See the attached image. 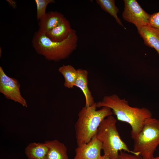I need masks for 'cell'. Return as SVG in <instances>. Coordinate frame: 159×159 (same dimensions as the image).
Segmentation results:
<instances>
[{"mask_svg":"<svg viewBox=\"0 0 159 159\" xmlns=\"http://www.w3.org/2000/svg\"><path fill=\"white\" fill-rule=\"evenodd\" d=\"M96 105L97 108H110L117 120L129 124L131 127V136L133 140L142 130L145 120L152 117V113L148 108L131 107L125 98L121 99L115 94L104 96Z\"/></svg>","mask_w":159,"mask_h":159,"instance_id":"1","label":"cell"},{"mask_svg":"<svg viewBox=\"0 0 159 159\" xmlns=\"http://www.w3.org/2000/svg\"><path fill=\"white\" fill-rule=\"evenodd\" d=\"M78 38L76 31H73L68 37L60 42H54L44 33L37 31L32 40L36 52L47 60L55 62L67 58L76 49Z\"/></svg>","mask_w":159,"mask_h":159,"instance_id":"2","label":"cell"},{"mask_svg":"<svg viewBox=\"0 0 159 159\" xmlns=\"http://www.w3.org/2000/svg\"><path fill=\"white\" fill-rule=\"evenodd\" d=\"M96 104L95 102L92 106H84L78 113L74 127L77 146L90 142L96 135L102 120L113 114L108 107H104L97 110Z\"/></svg>","mask_w":159,"mask_h":159,"instance_id":"3","label":"cell"},{"mask_svg":"<svg viewBox=\"0 0 159 159\" xmlns=\"http://www.w3.org/2000/svg\"><path fill=\"white\" fill-rule=\"evenodd\" d=\"M117 120L112 115L104 119L100 124L96 136L102 144L104 155L110 159H118L119 152L137 155L139 153L129 149L122 140L116 127Z\"/></svg>","mask_w":159,"mask_h":159,"instance_id":"4","label":"cell"},{"mask_svg":"<svg viewBox=\"0 0 159 159\" xmlns=\"http://www.w3.org/2000/svg\"><path fill=\"white\" fill-rule=\"evenodd\" d=\"M134 140L133 151L143 159H152L159 145V120L152 117L147 119Z\"/></svg>","mask_w":159,"mask_h":159,"instance_id":"5","label":"cell"},{"mask_svg":"<svg viewBox=\"0 0 159 159\" xmlns=\"http://www.w3.org/2000/svg\"><path fill=\"white\" fill-rule=\"evenodd\" d=\"M123 19L135 25L137 29L149 24L150 15L146 12L135 0H124Z\"/></svg>","mask_w":159,"mask_h":159,"instance_id":"6","label":"cell"},{"mask_svg":"<svg viewBox=\"0 0 159 159\" xmlns=\"http://www.w3.org/2000/svg\"><path fill=\"white\" fill-rule=\"evenodd\" d=\"M20 87L18 80L8 76L0 67V92L7 99L27 107L26 100L21 95Z\"/></svg>","mask_w":159,"mask_h":159,"instance_id":"7","label":"cell"},{"mask_svg":"<svg viewBox=\"0 0 159 159\" xmlns=\"http://www.w3.org/2000/svg\"><path fill=\"white\" fill-rule=\"evenodd\" d=\"M102 150V143L95 135L89 143L77 146L72 159H101Z\"/></svg>","mask_w":159,"mask_h":159,"instance_id":"8","label":"cell"},{"mask_svg":"<svg viewBox=\"0 0 159 159\" xmlns=\"http://www.w3.org/2000/svg\"><path fill=\"white\" fill-rule=\"evenodd\" d=\"M65 18L62 14L56 11L46 13L39 21L38 31L45 34L60 24Z\"/></svg>","mask_w":159,"mask_h":159,"instance_id":"9","label":"cell"},{"mask_svg":"<svg viewBox=\"0 0 159 159\" xmlns=\"http://www.w3.org/2000/svg\"><path fill=\"white\" fill-rule=\"evenodd\" d=\"M138 32L143 39L144 44L154 49L159 54V32L149 24L138 29Z\"/></svg>","mask_w":159,"mask_h":159,"instance_id":"10","label":"cell"},{"mask_svg":"<svg viewBox=\"0 0 159 159\" xmlns=\"http://www.w3.org/2000/svg\"><path fill=\"white\" fill-rule=\"evenodd\" d=\"M74 86L79 88L82 92L85 98L86 107L92 106L95 102L88 86V72L86 70L79 69Z\"/></svg>","mask_w":159,"mask_h":159,"instance_id":"11","label":"cell"},{"mask_svg":"<svg viewBox=\"0 0 159 159\" xmlns=\"http://www.w3.org/2000/svg\"><path fill=\"white\" fill-rule=\"evenodd\" d=\"M73 30L69 21L65 18L58 25L45 34L52 41L60 42L67 39Z\"/></svg>","mask_w":159,"mask_h":159,"instance_id":"12","label":"cell"},{"mask_svg":"<svg viewBox=\"0 0 159 159\" xmlns=\"http://www.w3.org/2000/svg\"><path fill=\"white\" fill-rule=\"evenodd\" d=\"M45 142L49 147L46 159H69L67 148L63 143L57 140Z\"/></svg>","mask_w":159,"mask_h":159,"instance_id":"13","label":"cell"},{"mask_svg":"<svg viewBox=\"0 0 159 159\" xmlns=\"http://www.w3.org/2000/svg\"><path fill=\"white\" fill-rule=\"evenodd\" d=\"M49 150L47 143H32L26 148L25 153L28 159H46Z\"/></svg>","mask_w":159,"mask_h":159,"instance_id":"14","label":"cell"},{"mask_svg":"<svg viewBox=\"0 0 159 159\" xmlns=\"http://www.w3.org/2000/svg\"><path fill=\"white\" fill-rule=\"evenodd\" d=\"M58 71L64 77V86L68 89L73 88L77 78V70L70 65H63L59 67Z\"/></svg>","mask_w":159,"mask_h":159,"instance_id":"15","label":"cell"},{"mask_svg":"<svg viewBox=\"0 0 159 159\" xmlns=\"http://www.w3.org/2000/svg\"><path fill=\"white\" fill-rule=\"evenodd\" d=\"M96 2L102 10L112 16L119 24L123 26L120 19L117 16L119 10L115 5V0H96Z\"/></svg>","mask_w":159,"mask_h":159,"instance_id":"16","label":"cell"},{"mask_svg":"<svg viewBox=\"0 0 159 159\" xmlns=\"http://www.w3.org/2000/svg\"><path fill=\"white\" fill-rule=\"evenodd\" d=\"M37 7V18L39 21L46 14L47 6L49 4L55 3L54 0H35Z\"/></svg>","mask_w":159,"mask_h":159,"instance_id":"17","label":"cell"},{"mask_svg":"<svg viewBox=\"0 0 159 159\" xmlns=\"http://www.w3.org/2000/svg\"><path fill=\"white\" fill-rule=\"evenodd\" d=\"M149 24L159 32V11L150 15Z\"/></svg>","mask_w":159,"mask_h":159,"instance_id":"18","label":"cell"},{"mask_svg":"<svg viewBox=\"0 0 159 159\" xmlns=\"http://www.w3.org/2000/svg\"><path fill=\"white\" fill-rule=\"evenodd\" d=\"M118 159H143L140 155L130 154L125 152L120 151Z\"/></svg>","mask_w":159,"mask_h":159,"instance_id":"19","label":"cell"},{"mask_svg":"<svg viewBox=\"0 0 159 159\" xmlns=\"http://www.w3.org/2000/svg\"><path fill=\"white\" fill-rule=\"evenodd\" d=\"M8 3L13 8L15 9L16 7V2L12 0H7Z\"/></svg>","mask_w":159,"mask_h":159,"instance_id":"20","label":"cell"},{"mask_svg":"<svg viewBox=\"0 0 159 159\" xmlns=\"http://www.w3.org/2000/svg\"><path fill=\"white\" fill-rule=\"evenodd\" d=\"M101 159H110L107 156L105 155H102Z\"/></svg>","mask_w":159,"mask_h":159,"instance_id":"21","label":"cell"},{"mask_svg":"<svg viewBox=\"0 0 159 159\" xmlns=\"http://www.w3.org/2000/svg\"><path fill=\"white\" fill-rule=\"evenodd\" d=\"M152 159H159V156L156 157H154Z\"/></svg>","mask_w":159,"mask_h":159,"instance_id":"22","label":"cell"}]
</instances>
